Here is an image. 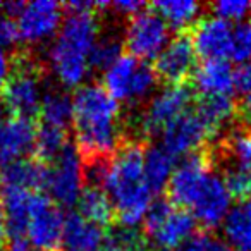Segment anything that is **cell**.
Returning a JSON list of instances; mask_svg holds the SVG:
<instances>
[{"mask_svg": "<svg viewBox=\"0 0 251 251\" xmlns=\"http://www.w3.org/2000/svg\"><path fill=\"white\" fill-rule=\"evenodd\" d=\"M157 79L153 67L127 53L105 71L101 86L110 93L114 100L138 103L155 90Z\"/></svg>", "mask_w": 251, "mask_h": 251, "instance_id": "8992f818", "label": "cell"}, {"mask_svg": "<svg viewBox=\"0 0 251 251\" xmlns=\"http://www.w3.org/2000/svg\"><path fill=\"white\" fill-rule=\"evenodd\" d=\"M224 151L232 162V167L251 171V126L234 131L224 143Z\"/></svg>", "mask_w": 251, "mask_h": 251, "instance_id": "f1b7e54d", "label": "cell"}, {"mask_svg": "<svg viewBox=\"0 0 251 251\" xmlns=\"http://www.w3.org/2000/svg\"><path fill=\"white\" fill-rule=\"evenodd\" d=\"M64 217L59 205L42 193H33L26 237L35 251H60L64 246Z\"/></svg>", "mask_w": 251, "mask_h": 251, "instance_id": "ba28073f", "label": "cell"}, {"mask_svg": "<svg viewBox=\"0 0 251 251\" xmlns=\"http://www.w3.org/2000/svg\"><path fill=\"white\" fill-rule=\"evenodd\" d=\"M212 251H236V250H232V248L227 246V244H222V243H219V241H215Z\"/></svg>", "mask_w": 251, "mask_h": 251, "instance_id": "60d3db41", "label": "cell"}, {"mask_svg": "<svg viewBox=\"0 0 251 251\" xmlns=\"http://www.w3.org/2000/svg\"><path fill=\"white\" fill-rule=\"evenodd\" d=\"M83 179L84 171L79 150L73 145H67L66 150L49 167L45 189H49L50 200L55 205L73 206L83 191Z\"/></svg>", "mask_w": 251, "mask_h": 251, "instance_id": "30bf717a", "label": "cell"}, {"mask_svg": "<svg viewBox=\"0 0 251 251\" xmlns=\"http://www.w3.org/2000/svg\"><path fill=\"white\" fill-rule=\"evenodd\" d=\"M195 108L205 119L213 134H219L237 112L232 97H200Z\"/></svg>", "mask_w": 251, "mask_h": 251, "instance_id": "484cf974", "label": "cell"}, {"mask_svg": "<svg viewBox=\"0 0 251 251\" xmlns=\"http://www.w3.org/2000/svg\"><path fill=\"white\" fill-rule=\"evenodd\" d=\"M2 101L14 117L33 119L40 114L43 86L40 69L29 57H16L7 81L4 84Z\"/></svg>", "mask_w": 251, "mask_h": 251, "instance_id": "5b68a950", "label": "cell"}, {"mask_svg": "<svg viewBox=\"0 0 251 251\" xmlns=\"http://www.w3.org/2000/svg\"><path fill=\"white\" fill-rule=\"evenodd\" d=\"M230 200L232 198L224 184V179L213 172L200 196L196 198V201L189 208V213L203 227L213 229V227L220 226L226 220L227 213L230 212Z\"/></svg>", "mask_w": 251, "mask_h": 251, "instance_id": "e0dca14e", "label": "cell"}, {"mask_svg": "<svg viewBox=\"0 0 251 251\" xmlns=\"http://www.w3.org/2000/svg\"><path fill=\"white\" fill-rule=\"evenodd\" d=\"M171 42V28L155 11L140 12L131 18L126 29L124 45L131 57L147 62L157 59Z\"/></svg>", "mask_w": 251, "mask_h": 251, "instance_id": "9c48e42d", "label": "cell"}, {"mask_svg": "<svg viewBox=\"0 0 251 251\" xmlns=\"http://www.w3.org/2000/svg\"><path fill=\"white\" fill-rule=\"evenodd\" d=\"M196 220L188 210L172 205L169 200L151 203L143 220L145 239L160 251H174L195 236Z\"/></svg>", "mask_w": 251, "mask_h": 251, "instance_id": "277c9868", "label": "cell"}, {"mask_svg": "<svg viewBox=\"0 0 251 251\" xmlns=\"http://www.w3.org/2000/svg\"><path fill=\"white\" fill-rule=\"evenodd\" d=\"M0 186H2V181H0Z\"/></svg>", "mask_w": 251, "mask_h": 251, "instance_id": "7bdbcfd3", "label": "cell"}, {"mask_svg": "<svg viewBox=\"0 0 251 251\" xmlns=\"http://www.w3.org/2000/svg\"><path fill=\"white\" fill-rule=\"evenodd\" d=\"M2 112H4V101H2V97H0V121H2Z\"/></svg>", "mask_w": 251, "mask_h": 251, "instance_id": "b9f144b4", "label": "cell"}, {"mask_svg": "<svg viewBox=\"0 0 251 251\" xmlns=\"http://www.w3.org/2000/svg\"><path fill=\"white\" fill-rule=\"evenodd\" d=\"M213 136L215 134L200 112L196 108H188L162 131V147L174 158L182 155L188 157L203 150V145Z\"/></svg>", "mask_w": 251, "mask_h": 251, "instance_id": "7c38bea8", "label": "cell"}, {"mask_svg": "<svg viewBox=\"0 0 251 251\" xmlns=\"http://www.w3.org/2000/svg\"><path fill=\"white\" fill-rule=\"evenodd\" d=\"M224 184H226L227 191H229L230 198L237 200L239 203L250 201L251 200V171L250 169H241L232 167L224 174Z\"/></svg>", "mask_w": 251, "mask_h": 251, "instance_id": "4dcf8cb0", "label": "cell"}, {"mask_svg": "<svg viewBox=\"0 0 251 251\" xmlns=\"http://www.w3.org/2000/svg\"><path fill=\"white\" fill-rule=\"evenodd\" d=\"M36 127L31 119L11 117L0 121V167L14 164L26 158L33 150Z\"/></svg>", "mask_w": 251, "mask_h": 251, "instance_id": "2e32d148", "label": "cell"}, {"mask_svg": "<svg viewBox=\"0 0 251 251\" xmlns=\"http://www.w3.org/2000/svg\"><path fill=\"white\" fill-rule=\"evenodd\" d=\"M174 171L176 158L162 145L145 150V179L151 193H160L167 188Z\"/></svg>", "mask_w": 251, "mask_h": 251, "instance_id": "603a6c76", "label": "cell"}, {"mask_svg": "<svg viewBox=\"0 0 251 251\" xmlns=\"http://www.w3.org/2000/svg\"><path fill=\"white\" fill-rule=\"evenodd\" d=\"M98 251H147V239L136 227L119 226V229H114L108 236V243Z\"/></svg>", "mask_w": 251, "mask_h": 251, "instance_id": "f546056e", "label": "cell"}, {"mask_svg": "<svg viewBox=\"0 0 251 251\" xmlns=\"http://www.w3.org/2000/svg\"><path fill=\"white\" fill-rule=\"evenodd\" d=\"M212 174V151L198 150L188 155L181 164L176 165L174 174L167 184V200L172 205L189 212Z\"/></svg>", "mask_w": 251, "mask_h": 251, "instance_id": "52a82bcc", "label": "cell"}, {"mask_svg": "<svg viewBox=\"0 0 251 251\" xmlns=\"http://www.w3.org/2000/svg\"><path fill=\"white\" fill-rule=\"evenodd\" d=\"M79 206V215L90 220L91 224L98 227H108L114 220L115 210L112 205L110 198L101 188L97 186H86L81 191V196L77 200Z\"/></svg>", "mask_w": 251, "mask_h": 251, "instance_id": "7402d4cb", "label": "cell"}, {"mask_svg": "<svg viewBox=\"0 0 251 251\" xmlns=\"http://www.w3.org/2000/svg\"><path fill=\"white\" fill-rule=\"evenodd\" d=\"M5 241V220H4V212H2V205H0V243Z\"/></svg>", "mask_w": 251, "mask_h": 251, "instance_id": "ab89813d", "label": "cell"}, {"mask_svg": "<svg viewBox=\"0 0 251 251\" xmlns=\"http://www.w3.org/2000/svg\"><path fill=\"white\" fill-rule=\"evenodd\" d=\"M40 115L42 124L67 131V126L73 122V98L59 90L45 91L40 105Z\"/></svg>", "mask_w": 251, "mask_h": 251, "instance_id": "d4e9b609", "label": "cell"}, {"mask_svg": "<svg viewBox=\"0 0 251 251\" xmlns=\"http://www.w3.org/2000/svg\"><path fill=\"white\" fill-rule=\"evenodd\" d=\"M108 9H114L119 14L122 16H138L140 12H143L147 9V4L145 2H140V0H121V2H110Z\"/></svg>", "mask_w": 251, "mask_h": 251, "instance_id": "8d00e7d4", "label": "cell"}, {"mask_svg": "<svg viewBox=\"0 0 251 251\" xmlns=\"http://www.w3.org/2000/svg\"><path fill=\"white\" fill-rule=\"evenodd\" d=\"M67 131L60 127H53L49 124H40L36 127L33 153L35 158L42 164H52L67 147Z\"/></svg>", "mask_w": 251, "mask_h": 251, "instance_id": "4316f807", "label": "cell"}, {"mask_svg": "<svg viewBox=\"0 0 251 251\" xmlns=\"http://www.w3.org/2000/svg\"><path fill=\"white\" fill-rule=\"evenodd\" d=\"M19 40H21V36H19L16 19L9 18V16H2L0 18V47L7 50L14 47Z\"/></svg>", "mask_w": 251, "mask_h": 251, "instance_id": "e575fe53", "label": "cell"}, {"mask_svg": "<svg viewBox=\"0 0 251 251\" xmlns=\"http://www.w3.org/2000/svg\"><path fill=\"white\" fill-rule=\"evenodd\" d=\"M122 43L117 35L107 33L103 36H98L93 49L90 52V69L107 71L122 57Z\"/></svg>", "mask_w": 251, "mask_h": 251, "instance_id": "83f0119b", "label": "cell"}, {"mask_svg": "<svg viewBox=\"0 0 251 251\" xmlns=\"http://www.w3.org/2000/svg\"><path fill=\"white\" fill-rule=\"evenodd\" d=\"M105 230L79 213H69L64 224V248L67 251H98L103 246Z\"/></svg>", "mask_w": 251, "mask_h": 251, "instance_id": "ffe728a7", "label": "cell"}, {"mask_svg": "<svg viewBox=\"0 0 251 251\" xmlns=\"http://www.w3.org/2000/svg\"><path fill=\"white\" fill-rule=\"evenodd\" d=\"M191 79L201 97H230L236 91V71L227 60H205Z\"/></svg>", "mask_w": 251, "mask_h": 251, "instance_id": "ac0fdd59", "label": "cell"}, {"mask_svg": "<svg viewBox=\"0 0 251 251\" xmlns=\"http://www.w3.org/2000/svg\"><path fill=\"white\" fill-rule=\"evenodd\" d=\"M98 38L95 12H69L50 47V67L57 79L67 88L84 81L90 69V52Z\"/></svg>", "mask_w": 251, "mask_h": 251, "instance_id": "3957f363", "label": "cell"}, {"mask_svg": "<svg viewBox=\"0 0 251 251\" xmlns=\"http://www.w3.org/2000/svg\"><path fill=\"white\" fill-rule=\"evenodd\" d=\"M236 91L243 98V108L251 115V62L236 71Z\"/></svg>", "mask_w": 251, "mask_h": 251, "instance_id": "836d02e7", "label": "cell"}, {"mask_svg": "<svg viewBox=\"0 0 251 251\" xmlns=\"http://www.w3.org/2000/svg\"><path fill=\"white\" fill-rule=\"evenodd\" d=\"M213 244H215V239H212L206 234H195L174 251H212Z\"/></svg>", "mask_w": 251, "mask_h": 251, "instance_id": "d590c367", "label": "cell"}, {"mask_svg": "<svg viewBox=\"0 0 251 251\" xmlns=\"http://www.w3.org/2000/svg\"><path fill=\"white\" fill-rule=\"evenodd\" d=\"M196 69V52L191 36L179 33L155 59V74L158 79L171 84H182Z\"/></svg>", "mask_w": 251, "mask_h": 251, "instance_id": "5bb4252c", "label": "cell"}, {"mask_svg": "<svg viewBox=\"0 0 251 251\" xmlns=\"http://www.w3.org/2000/svg\"><path fill=\"white\" fill-rule=\"evenodd\" d=\"M7 241V248L5 251H35L26 236H14V237H5Z\"/></svg>", "mask_w": 251, "mask_h": 251, "instance_id": "74e56055", "label": "cell"}, {"mask_svg": "<svg viewBox=\"0 0 251 251\" xmlns=\"http://www.w3.org/2000/svg\"><path fill=\"white\" fill-rule=\"evenodd\" d=\"M88 165L90 184L101 188L114 205L122 227L143 222L153 203V193L145 179V150L140 143H126L105 160Z\"/></svg>", "mask_w": 251, "mask_h": 251, "instance_id": "6da1fadb", "label": "cell"}, {"mask_svg": "<svg viewBox=\"0 0 251 251\" xmlns=\"http://www.w3.org/2000/svg\"><path fill=\"white\" fill-rule=\"evenodd\" d=\"M224 234L236 251H251V200L237 203L224 220Z\"/></svg>", "mask_w": 251, "mask_h": 251, "instance_id": "44dd1931", "label": "cell"}, {"mask_svg": "<svg viewBox=\"0 0 251 251\" xmlns=\"http://www.w3.org/2000/svg\"><path fill=\"white\" fill-rule=\"evenodd\" d=\"M19 36L26 43H40L50 38L62 25V5L52 0H36L23 4L16 16Z\"/></svg>", "mask_w": 251, "mask_h": 251, "instance_id": "4fadbf2b", "label": "cell"}, {"mask_svg": "<svg viewBox=\"0 0 251 251\" xmlns=\"http://www.w3.org/2000/svg\"><path fill=\"white\" fill-rule=\"evenodd\" d=\"M11 60H9L7 50L0 47V88H4L5 81H7L9 74H11Z\"/></svg>", "mask_w": 251, "mask_h": 251, "instance_id": "f35d334b", "label": "cell"}, {"mask_svg": "<svg viewBox=\"0 0 251 251\" xmlns=\"http://www.w3.org/2000/svg\"><path fill=\"white\" fill-rule=\"evenodd\" d=\"M151 7L167 23L169 28L174 29H184L191 25L195 26L201 11V5L193 0H162L155 2Z\"/></svg>", "mask_w": 251, "mask_h": 251, "instance_id": "cb8c5ba5", "label": "cell"}, {"mask_svg": "<svg viewBox=\"0 0 251 251\" xmlns=\"http://www.w3.org/2000/svg\"><path fill=\"white\" fill-rule=\"evenodd\" d=\"M230 59L241 66L251 62V18L234 26Z\"/></svg>", "mask_w": 251, "mask_h": 251, "instance_id": "1f68e13d", "label": "cell"}, {"mask_svg": "<svg viewBox=\"0 0 251 251\" xmlns=\"http://www.w3.org/2000/svg\"><path fill=\"white\" fill-rule=\"evenodd\" d=\"M49 167L36 158H23L2 169L0 181L7 189H21V191L36 193L45 188Z\"/></svg>", "mask_w": 251, "mask_h": 251, "instance_id": "d6986e66", "label": "cell"}, {"mask_svg": "<svg viewBox=\"0 0 251 251\" xmlns=\"http://www.w3.org/2000/svg\"><path fill=\"white\" fill-rule=\"evenodd\" d=\"M213 16L227 23H243L251 18L250 0H224L212 5Z\"/></svg>", "mask_w": 251, "mask_h": 251, "instance_id": "d6a6232c", "label": "cell"}, {"mask_svg": "<svg viewBox=\"0 0 251 251\" xmlns=\"http://www.w3.org/2000/svg\"><path fill=\"white\" fill-rule=\"evenodd\" d=\"M119 101L101 84H84L73 97V124L84 162L110 158L121 148Z\"/></svg>", "mask_w": 251, "mask_h": 251, "instance_id": "7a4b0ae2", "label": "cell"}, {"mask_svg": "<svg viewBox=\"0 0 251 251\" xmlns=\"http://www.w3.org/2000/svg\"><path fill=\"white\" fill-rule=\"evenodd\" d=\"M232 29L230 23L215 16L198 21L191 33L195 52L205 60H227L230 57Z\"/></svg>", "mask_w": 251, "mask_h": 251, "instance_id": "9a60e30c", "label": "cell"}, {"mask_svg": "<svg viewBox=\"0 0 251 251\" xmlns=\"http://www.w3.org/2000/svg\"><path fill=\"white\" fill-rule=\"evenodd\" d=\"M193 101V90L186 84H171L158 91L147 105L140 119L141 136H155L184 114Z\"/></svg>", "mask_w": 251, "mask_h": 251, "instance_id": "8fae6325", "label": "cell"}]
</instances>
